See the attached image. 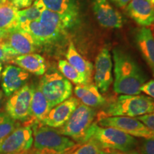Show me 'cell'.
I'll return each instance as SVG.
<instances>
[{"label": "cell", "mask_w": 154, "mask_h": 154, "mask_svg": "<svg viewBox=\"0 0 154 154\" xmlns=\"http://www.w3.org/2000/svg\"><path fill=\"white\" fill-rule=\"evenodd\" d=\"M113 91L120 95H138L147 76L131 56L121 49L113 50Z\"/></svg>", "instance_id": "cell-1"}, {"label": "cell", "mask_w": 154, "mask_h": 154, "mask_svg": "<svg viewBox=\"0 0 154 154\" xmlns=\"http://www.w3.org/2000/svg\"><path fill=\"white\" fill-rule=\"evenodd\" d=\"M75 24L66 17L44 9L38 20L21 24L19 28L32 36L38 47L57 41Z\"/></svg>", "instance_id": "cell-2"}, {"label": "cell", "mask_w": 154, "mask_h": 154, "mask_svg": "<svg viewBox=\"0 0 154 154\" xmlns=\"http://www.w3.org/2000/svg\"><path fill=\"white\" fill-rule=\"evenodd\" d=\"M154 113V99L148 95H120L102 111L99 118L127 116L137 118Z\"/></svg>", "instance_id": "cell-3"}, {"label": "cell", "mask_w": 154, "mask_h": 154, "mask_svg": "<svg viewBox=\"0 0 154 154\" xmlns=\"http://www.w3.org/2000/svg\"><path fill=\"white\" fill-rule=\"evenodd\" d=\"M94 138L102 149H113L127 153L134 150L138 140L134 136L113 127L99 126L94 122L88 130L86 140Z\"/></svg>", "instance_id": "cell-4"}, {"label": "cell", "mask_w": 154, "mask_h": 154, "mask_svg": "<svg viewBox=\"0 0 154 154\" xmlns=\"http://www.w3.org/2000/svg\"><path fill=\"white\" fill-rule=\"evenodd\" d=\"M30 125L33 131L34 149L50 150L58 154H64L79 145L70 138L59 134L57 128L44 126L38 122H33Z\"/></svg>", "instance_id": "cell-5"}, {"label": "cell", "mask_w": 154, "mask_h": 154, "mask_svg": "<svg viewBox=\"0 0 154 154\" xmlns=\"http://www.w3.org/2000/svg\"><path fill=\"white\" fill-rule=\"evenodd\" d=\"M96 116L94 108L79 103L65 124L57 130L60 134L82 144L86 140L88 131L94 123Z\"/></svg>", "instance_id": "cell-6"}, {"label": "cell", "mask_w": 154, "mask_h": 154, "mask_svg": "<svg viewBox=\"0 0 154 154\" xmlns=\"http://www.w3.org/2000/svg\"><path fill=\"white\" fill-rule=\"evenodd\" d=\"M38 86L47 99L51 109L72 95V82L57 72L44 74Z\"/></svg>", "instance_id": "cell-7"}, {"label": "cell", "mask_w": 154, "mask_h": 154, "mask_svg": "<svg viewBox=\"0 0 154 154\" xmlns=\"http://www.w3.org/2000/svg\"><path fill=\"white\" fill-rule=\"evenodd\" d=\"M99 126L113 127L134 137L148 138L154 136V131L149 129L137 118L127 116H108L98 119Z\"/></svg>", "instance_id": "cell-8"}, {"label": "cell", "mask_w": 154, "mask_h": 154, "mask_svg": "<svg viewBox=\"0 0 154 154\" xmlns=\"http://www.w3.org/2000/svg\"><path fill=\"white\" fill-rule=\"evenodd\" d=\"M33 143V131L31 125L19 126L0 143V154L29 151Z\"/></svg>", "instance_id": "cell-9"}, {"label": "cell", "mask_w": 154, "mask_h": 154, "mask_svg": "<svg viewBox=\"0 0 154 154\" xmlns=\"http://www.w3.org/2000/svg\"><path fill=\"white\" fill-rule=\"evenodd\" d=\"M34 86L25 84L9 96L6 103V113L15 121H26L29 119L30 106Z\"/></svg>", "instance_id": "cell-10"}, {"label": "cell", "mask_w": 154, "mask_h": 154, "mask_svg": "<svg viewBox=\"0 0 154 154\" xmlns=\"http://www.w3.org/2000/svg\"><path fill=\"white\" fill-rule=\"evenodd\" d=\"M94 79L100 92L106 93L113 83V61L107 48H103L96 57Z\"/></svg>", "instance_id": "cell-11"}, {"label": "cell", "mask_w": 154, "mask_h": 154, "mask_svg": "<svg viewBox=\"0 0 154 154\" xmlns=\"http://www.w3.org/2000/svg\"><path fill=\"white\" fill-rule=\"evenodd\" d=\"M92 8L96 20L101 26L107 29H121L124 18L109 0H92Z\"/></svg>", "instance_id": "cell-12"}, {"label": "cell", "mask_w": 154, "mask_h": 154, "mask_svg": "<svg viewBox=\"0 0 154 154\" xmlns=\"http://www.w3.org/2000/svg\"><path fill=\"white\" fill-rule=\"evenodd\" d=\"M79 103V100L76 97L71 96L68 99L53 107L39 124L53 128H61L70 118Z\"/></svg>", "instance_id": "cell-13"}, {"label": "cell", "mask_w": 154, "mask_h": 154, "mask_svg": "<svg viewBox=\"0 0 154 154\" xmlns=\"http://www.w3.org/2000/svg\"><path fill=\"white\" fill-rule=\"evenodd\" d=\"M3 41L5 42L9 52L13 58L34 53L37 49V46L32 36L20 28L10 32Z\"/></svg>", "instance_id": "cell-14"}, {"label": "cell", "mask_w": 154, "mask_h": 154, "mask_svg": "<svg viewBox=\"0 0 154 154\" xmlns=\"http://www.w3.org/2000/svg\"><path fill=\"white\" fill-rule=\"evenodd\" d=\"M29 74L16 65H7L2 72V88L6 96L12 95L24 86L27 82Z\"/></svg>", "instance_id": "cell-15"}, {"label": "cell", "mask_w": 154, "mask_h": 154, "mask_svg": "<svg viewBox=\"0 0 154 154\" xmlns=\"http://www.w3.org/2000/svg\"><path fill=\"white\" fill-rule=\"evenodd\" d=\"M126 11L138 25L147 27L154 24V6L149 0H131Z\"/></svg>", "instance_id": "cell-16"}, {"label": "cell", "mask_w": 154, "mask_h": 154, "mask_svg": "<svg viewBox=\"0 0 154 154\" xmlns=\"http://www.w3.org/2000/svg\"><path fill=\"white\" fill-rule=\"evenodd\" d=\"M136 45L154 76V34L147 27L139 29L135 36Z\"/></svg>", "instance_id": "cell-17"}, {"label": "cell", "mask_w": 154, "mask_h": 154, "mask_svg": "<svg viewBox=\"0 0 154 154\" xmlns=\"http://www.w3.org/2000/svg\"><path fill=\"white\" fill-rule=\"evenodd\" d=\"M18 10L9 0L0 4V35L6 38L10 32L19 28Z\"/></svg>", "instance_id": "cell-18"}, {"label": "cell", "mask_w": 154, "mask_h": 154, "mask_svg": "<svg viewBox=\"0 0 154 154\" xmlns=\"http://www.w3.org/2000/svg\"><path fill=\"white\" fill-rule=\"evenodd\" d=\"M44 9L66 17L76 24L79 19V10L76 0H39Z\"/></svg>", "instance_id": "cell-19"}, {"label": "cell", "mask_w": 154, "mask_h": 154, "mask_svg": "<svg viewBox=\"0 0 154 154\" xmlns=\"http://www.w3.org/2000/svg\"><path fill=\"white\" fill-rule=\"evenodd\" d=\"M16 66L36 76H43L47 70L45 59L36 53L17 56L10 61Z\"/></svg>", "instance_id": "cell-20"}, {"label": "cell", "mask_w": 154, "mask_h": 154, "mask_svg": "<svg viewBox=\"0 0 154 154\" xmlns=\"http://www.w3.org/2000/svg\"><path fill=\"white\" fill-rule=\"evenodd\" d=\"M76 98L83 104L91 108H97L106 103V99L94 84L88 83L82 85H77L74 88Z\"/></svg>", "instance_id": "cell-21"}, {"label": "cell", "mask_w": 154, "mask_h": 154, "mask_svg": "<svg viewBox=\"0 0 154 154\" xmlns=\"http://www.w3.org/2000/svg\"><path fill=\"white\" fill-rule=\"evenodd\" d=\"M66 61L77 72L84 75L89 82H91L94 71L93 64L79 53L72 42H70L69 44L68 49L66 50Z\"/></svg>", "instance_id": "cell-22"}, {"label": "cell", "mask_w": 154, "mask_h": 154, "mask_svg": "<svg viewBox=\"0 0 154 154\" xmlns=\"http://www.w3.org/2000/svg\"><path fill=\"white\" fill-rule=\"evenodd\" d=\"M51 109L47 99L38 86L34 88L30 106L29 117L33 122L40 123Z\"/></svg>", "instance_id": "cell-23"}, {"label": "cell", "mask_w": 154, "mask_h": 154, "mask_svg": "<svg viewBox=\"0 0 154 154\" xmlns=\"http://www.w3.org/2000/svg\"><path fill=\"white\" fill-rule=\"evenodd\" d=\"M58 67L61 74L69 82L76 84V86L91 83L84 75L77 72L66 60H64V59L59 60L58 63Z\"/></svg>", "instance_id": "cell-24"}, {"label": "cell", "mask_w": 154, "mask_h": 154, "mask_svg": "<svg viewBox=\"0 0 154 154\" xmlns=\"http://www.w3.org/2000/svg\"><path fill=\"white\" fill-rule=\"evenodd\" d=\"M44 9H44V6L42 5L39 0H35L30 7L19 9L18 19L19 26L21 24H24V23L38 20Z\"/></svg>", "instance_id": "cell-25"}, {"label": "cell", "mask_w": 154, "mask_h": 154, "mask_svg": "<svg viewBox=\"0 0 154 154\" xmlns=\"http://www.w3.org/2000/svg\"><path fill=\"white\" fill-rule=\"evenodd\" d=\"M19 126L17 121L11 118L7 113H0V143Z\"/></svg>", "instance_id": "cell-26"}, {"label": "cell", "mask_w": 154, "mask_h": 154, "mask_svg": "<svg viewBox=\"0 0 154 154\" xmlns=\"http://www.w3.org/2000/svg\"><path fill=\"white\" fill-rule=\"evenodd\" d=\"M102 148L94 138H89L86 141L79 144L76 149L69 154H100Z\"/></svg>", "instance_id": "cell-27"}, {"label": "cell", "mask_w": 154, "mask_h": 154, "mask_svg": "<svg viewBox=\"0 0 154 154\" xmlns=\"http://www.w3.org/2000/svg\"><path fill=\"white\" fill-rule=\"evenodd\" d=\"M140 154H154V136L144 138L140 146Z\"/></svg>", "instance_id": "cell-28"}, {"label": "cell", "mask_w": 154, "mask_h": 154, "mask_svg": "<svg viewBox=\"0 0 154 154\" xmlns=\"http://www.w3.org/2000/svg\"><path fill=\"white\" fill-rule=\"evenodd\" d=\"M13 57L9 54L5 42L4 41L0 42V63L11 61Z\"/></svg>", "instance_id": "cell-29"}, {"label": "cell", "mask_w": 154, "mask_h": 154, "mask_svg": "<svg viewBox=\"0 0 154 154\" xmlns=\"http://www.w3.org/2000/svg\"><path fill=\"white\" fill-rule=\"evenodd\" d=\"M137 119L141 121L143 124H145L149 129L154 131V113L140 116L137 117Z\"/></svg>", "instance_id": "cell-30"}, {"label": "cell", "mask_w": 154, "mask_h": 154, "mask_svg": "<svg viewBox=\"0 0 154 154\" xmlns=\"http://www.w3.org/2000/svg\"><path fill=\"white\" fill-rule=\"evenodd\" d=\"M140 91L154 99V79L146 82L140 88Z\"/></svg>", "instance_id": "cell-31"}, {"label": "cell", "mask_w": 154, "mask_h": 154, "mask_svg": "<svg viewBox=\"0 0 154 154\" xmlns=\"http://www.w3.org/2000/svg\"><path fill=\"white\" fill-rule=\"evenodd\" d=\"M18 9H22L30 7L35 0H9Z\"/></svg>", "instance_id": "cell-32"}, {"label": "cell", "mask_w": 154, "mask_h": 154, "mask_svg": "<svg viewBox=\"0 0 154 154\" xmlns=\"http://www.w3.org/2000/svg\"><path fill=\"white\" fill-rule=\"evenodd\" d=\"M110 1L112 2L117 7H120V8H124L128 5L131 0H110Z\"/></svg>", "instance_id": "cell-33"}, {"label": "cell", "mask_w": 154, "mask_h": 154, "mask_svg": "<svg viewBox=\"0 0 154 154\" xmlns=\"http://www.w3.org/2000/svg\"><path fill=\"white\" fill-rule=\"evenodd\" d=\"M29 154H58L56 152L50 150H32Z\"/></svg>", "instance_id": "cell-34"}, {"label": "cell", "mask_w": 154, "mask_h": 154, "mask_svg": "<svg viewBox=\"0 0 154 154\" xmlns=\"http://www.w3.org/2000/svg\"><path fill=\"white\" fill-rule=\"evenodd\" d=\"M100 154H126V153H124V152L117 151V150L102 149Z\"/></svg>", "instance_id": "cell-35"}, {"label": "cell", "mask_w": 154, "mask_h": 154, "mask_svg": "<svg viewBox=\"0 0 154 154\" xmlns=\"http://www.w3.org/2000/svg\"><path fill=\"white\" fill-rule=\"evenodd\" d=\"M126 154H140L138 151H135V150H133V151H131L129 152H127Z\"/></svg>", "instance_id": "cell-36"}, {"label": "cell", "mask_w": 154, "mask_h": 154, "mask_svg": "<svg viewBox=\"0 0 154 154\" xmlns=\"http://www.w3.org/2000/svg\"><path fill=\"white\" fill-rule=\"evenodd\" d=\"M32 151V150L29 151H27V152H22V153H11V154H29L30 153V152Z\"/></svg>", "instance_id": "cell-37"}, {"label": "cell", "mask_w": 154, "mask_h": 154, "mask_svg": "<svg viewBox=\"0 0 154 154\" xmlns=\"http://www.w3.org/2000/svg\"><path fill=\"white\" fill-rule=\"evenodd\" d=\"M2 72V63H0V81H1Z\"/></svg>", "instance_id": "cell-38"}, {"label": "cell", "mask_w": 154, "mask_h": 154, "mask_svg": "<svg viewBox=\"0 0 154 154\" xmlns=\"http://www.w3.org/2000/svg\"><path fill=\"white\" fill-rule=\"evenodd\" d=\"M2 97H3V94H2V92L0 91V101H1L2 99Z\"/></svg>", "instance_id": "cell-39"}, {"label": "cell", "mask_w": 154, "mask_h": 154, "mask_svg": "<svg viewBox=\"0 0 154 154\" xmlns=\"http://www.w3.org/2000/svg\"><path fill=\"white\" fill-rule=\"evenodd\" d=\"M149 1L152 4V5L154 6V0H149Z\"/></svg>", "instance_id": "cell-40"}, {"label": "cell", "mask_w": 154, "mask_h": 154, "mask_svg": "<svg viewBox=\"0 0 154 154\" xmlns=\"http://www.w3.org/2000/svg\"><path fill=\"white\" fill-rule=\"evenodd\" d=\"M4 40V38L1 35H0V42H2Z\"/></svg>", "instance_id": "cell-41"}, {"label": "cell", "mask_w": 154, "mask_h": 154, "mask_svg": "<svg viewBox=\"0 0 154 154\" xmlns=\"http://www.w3.org/2000/svg\"><path fill=\"white\" fill-rule=\"evenodd\" d=\"M69 152H70V151H69ZM69 152H68V153H64V154H69Z\"/></svg>", "instance_id": "cell-42"}]
</instances>
